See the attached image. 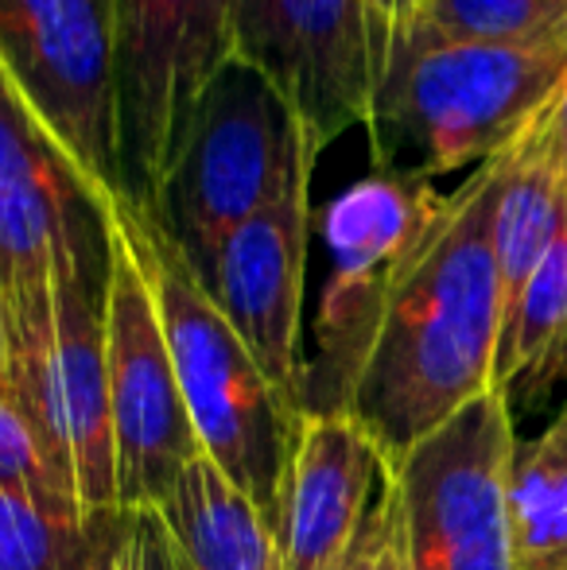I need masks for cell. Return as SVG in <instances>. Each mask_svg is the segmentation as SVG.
I'll return each mask as SVG.
<instances>
[{
  "label": "cell",
  "mask_w": 567,
  "mask_h": 570,
  "mask_svg": "<svg viewBox=\"0 0 567 570\" xmlns=\"http://www.w3.org/2000/svg\"><path fill=\"white\" fill-rule=\"evenodd\" d=\"M493 195V159L451 195H436L420 237L378 295L346 415L370 431L389 462L493 389L501 345Z\"/></svg>",
  "instance_id": "cell-1"
},
{
  "label": "cell",
  "mask_w": 567,
  "mask_h": 570,
  "mask_svg": "<svg viewBox=\"0 0 567 570\" xmlns=\"http://www.w3.org/2000/svg\"><path fill=\"white\" fill-rule=\"evenodd\" d=\"M109 198L148 272L198 454L211 458L276 528L303 415H295L273 389L164 218L121 190H109Z\"/></svg>",
  "instance_id": "cell-2"
},
{
  "label": "cell",
  "mask_w": 567,
  "mask_h": 570,
  "mask_svg": "<svg viewBox=\"0 0 567 570\" xmlns=\"http://www.w3.org/2000/svg\"><path fill=\"white\" fill-rule=\"evenodd\" d=\"M567 75V20L509 43H393L370 114L381 175L431 183L501 156Z\"/></svg>",
  "instance_id": "cell-3"
},
{
  "label": "cell",
  "mask_w": 567,
  "mask_h": 570,
  "mask_svg": "<svg viewBox=\"0 0 567 570\" xmlns=\"http://www.w3.org/2000/svg\"><path fill=\"white\" fill-rule=\"evenodd\" d=\"M106 195L70 218L55 261L51 338L28 357H8V389L36 420L78 509H117V451L106 376Z\"/></svg>",
  "instance_id": "cell-4"
},
{
  "label": "cell",
  "mask_w": 567,
  "mask_h": 570,
  "mask_svg": "<svg viewBox=\"0 0 567 570\" xmlns=\"http://www.w3.org/2000/svg\"><path fill=\"white\" fill-rule=\"evenodd\" d=\"M234 59V0H114L121 195L156 210L198 106Z\"/></svg>",
  "instance_id": "cell-5"
},
{
  "label": "cell",
  "mask_w": 567,
  "mask_h": 570,
  "mask_svg": "<svg viewBox=\"0 0 567 570\" xmlns=\"http://www.w3.org/2000/svg\"><path fill=\"white\" fill-rule=\"evenodd\" d=\"M319 156L323 151L292 106L257 70L234 59L198 106L156 214L175 233L190 268L203 272L214 248L273 206L295 171Z\"/></svg>",
  "instance_id": "cell-6"
},
{
  "label": "cell",
  "mask_w": 567,
  "mask_h": 570,
  "mask_svg": "<svg viewBox=\"0 0 567 570\" xmlns=\"http://www.w3.org/2000/svg\"><path fill=\"white\" fill-rule=\"evenodd\" d=\"M514 407L490 389L439 423L393 465L412 570H514L509 473Z\"/></svg>",
  "instance_id": "cell-7"
},
{
  "label": "cell",
  "mask_w": 567,
  "mask_h": 570,
  "mask_svg": "<svg viewBox=\"0 0 567 570\" xmlns=\"http://www.w3.org/2000/svg\"><path fill=\"white\" fill-rule=\"evenodd\" d=\"M106 222V376L117 451V504L156 509L198 454V439L183 407L148 272L109 195Z\"/></svg>",
  "instance_id": "cell-8"
},
{
  "label": "cell",
  "mask_w": 567,
  "mask_h": 570,
  "mask_svg": "<svg viewBox=\"0 0 567 570\" xmlns=\"http://www.w3.org/2000/svg\"><path fill=\"white\" fill-rule=\"evenodd\" d=\"M0 70L94 187H121L114 0H0Z\"/></svg>",
  "instance_id": "cell-9"
},
{
  "label": "cell",
  "mask_w": 567,
  "mask_h": 570,
  "mask_svg": "<svg viewBox=\"0 0 567 570\" xmlns=\"http://www.w3.org/2000/svg\"><path fill=\"white\" fill-rule=\"evenodd\" d=\"M234 51L292 106L319 151L370 125L381 39L362 0H234Z\"/></svg>",
  "instance_id": "cell-10"
},
{
  "label": "cell",
  "mask_w": 567,
  "mask_h": 570,
  "mask_svg": "<svg viewBox=\"0 0 567 570\" xmlns=\"http://www.w3.org/2000/svg\"><path fill=\"white\" fill-rule=\"evenodd\" d=\"M98 190L51 140L0 70V303L8 357H28L51 338L55 261L78 210Z\"/></svg>",
  "instance_id": "cell-11"
},
{
  "label": "cell",
  "mask_w": 567,
  "mask_h": 570,
  "mask_svg": "<svg viewBox=\"0 0 567 570\" xmlns=\"http://www.w3.org/2000/svg\"><path fill=\"white\" fill-rule=\"evenodd\" d=\"M315 164L295 171L287 190L257 218L242 222L206 261L198 279L242 342L265 368L273 389L295 415H303V276L311 240V179Z\"/></svg>",
  "instance_id": "cell-12"
},
{
  "label": "cell",
  "mask_w": 567,
  "mask_h": 570,
  "mask_svg": "<svg viewBox=\"0 0 567 570\" xmlns=\"http://www.w3.org/2000/svg\"><path fill=\"white\" fill-rule=\"evenodd\" d=\"M389 458L346 412H307L292 443L276 540L287 570H331L362 528Z\"/></svg>",
  "instance_id": "cell-13"
},
{
  "label": "cell",
  "mask_w": 567,
  "mask_h": 570,
  "mask_svg": "<svg viewBox=\"0 0 567 570\" xmlns=\"http://www.w3.org/2000/svg\"><path fill=\"white\" fill-rule=\"evenodd\" d=\"M156 520L172 570H287L276 528L206 454L190 458Z\"/></svg>",
  "instance_id": "cell-14"
},
{
  "label": "cell",
  "mask_w": 567,
  "mask_h": 570,
  "mask_svg": "<svg viewBox=\"0 0 567 570\" xmlns=\"http://www.w3.org/2000/svg\"><path fill=\"white\" fill-rule=\"evenodd\" d=\"M567 376V218L540 268L525 284L501 326L493 389L514 400H537Z\"/></svg>",
  "instance_id": "cell-15"
},
{
  "label": "cell",
  "mask_w": 567,
  "mask_h": 570,
  "mask_svg": "<svg viewBox=\"0 0 567 570\" xmlns=\"http://www.w3.org/2000/svg\"><path fill=\"white\" fill-rule=\"evenodd\" d=\"M498 195H493V264L501 287V326L514 315L525 284L540 268L567 218V187L548 167L517 156H493Z\"/></svg>",
  "instance_id": "cell-16"
},
{
  "label": "cell",
  "mask_w": 567,
  "mask_h": 570,
  "mask_svg": "<svg viewBox=\"0 0 567 570\" xmlns=\"http://www.w3.org/2000/svg\"><path fill=\"white\" fill-rule=\"evenodd\" d=\"M509 540L514 570H567V439L556 423L532 443H517Z\"/></svg>",
  "instance_id": "cell-17"
},
{
  "label": "cell",
  "mask_w": 567,
  "mask_h": 570,
  "mask_svg": "<svg viewBox=\"0 0 567 570\" xmlns=\"http://www.w3.org/2000/svg\"><path fill=\"white\" fill-rule=\"evenodd\" d=\"M567 20V0H397L393 43L462 47L529 39Z\"/></svg>",
  "instance_id": "cell-18"
},
{
  "label": "cell",
  "mask_w": 567,
  "mask_h": 570,
  "mask_svg": "<svg viewBox=\"0 0 567 570\" xmlns=\"http://www.w3.org/2000/svg\"><path fill=\"white\" fill-rule=\"evenodd\" d=\"M82 532L86 517L0 485V570H70Z\"/></svg>",
  "instance_id": "cell-19"
},
{
  "label": "cell",
  "mask_w": 567,
  "mask_h": 570,
  "mask_svg": "<svg viewBox=\"0 0 567 570\" xmlns=\"http://www.w3.org/2000/svg\"><path fill=\"white\" fill-rule=\"evenodd\" d=\"M0 485L20 489V493L36 497L59 512L86 517L70 493L67 473L59 470L51 446H47L43 431L23 412V404L12 396L8 384H0Z\"/></svg>",
  "instance_id": "cell-20"
},
{
  "label": "cell",
  "mask_w": 567,
  "mask_h": 570,
  "mask_svg": "<svg viewBox=\"0 0 567 570\" xmlns=\"http://www.w3.org/2000/svg\"><path fill=\"white\" fill-rule=\"evenodd\" d=\"M331 570H412L401 485H397V473L389 462L362 528H358V535Z\"/></svg>",
  "instance_id": "cell-21"
},
{
  "label": "cell",
  "mask_w": 567,
  "mask_h": 570,
  "mask_svg": "<svg viewBox=\"0 0 567 570\" xmlns=\"http://www.w3.org/2000/svg\"><path fill=\"white\" fill-rule=\"evenodd\" d=\"M148 509H101L86 517L82 548L70 570H144L148 567Z\"/></svg>",
  "instance_id": "cell-22"
},
{
  "label": "cell",
  "mask_w": 567,
  "mask_h": 570,
  "mask_svg": "<svg viewBox=\"0 0 567 570\" xmlns=\"http://www.w3.org/2000/svg\"><path fill=\"white\" fill-rule=\"evenodd\" d=\"M501 156H517V159H529V164L548 167L567 187V75L556 86L553 98L540 106V114L525 125V132Z\"/></svg>",
  "instance_id": "cell-23"
},
{
  "label": "cell",
  "mask_w": 567,
  "mask_h": 570,
  "mask_svg": "<svg viewBox=\"0 0 567 570\" xmlns=\"http://www.w3.org/2000/svg\"><path fill=\"white\" fill-rule=\"evenodd\" d=\"M373 16V28H378V39H381V62H385V51H389V31H393V16H397V0H362Z\"/></svg>",
  "instance_id": "cell-24"
},
{
  "label": "cell",
  "mask_w": 567,
  "mask_h": 570,
  "mask_svg": "<svg viewBox=\"0 0 567 570\" xmlns=\"http://www.w3.org/2000/svg\"><path fill=\"white\" fill-rule=\"evenodd\" d=\"M148 517H151V528H148V567H144V570H172V559H167L164 532H159L156 509H148Z\"/></svg>",
  "instance_id": "cell-25"
},
{
  "label": "cell",
  "mask_w": 567,
  "mask_h": 570,
  "mask_svg": "<svg viewBox=\"0 0 567 570\" xmlns=\"http://www.w3.org/2000/svg\"><path fill=\"white\" fill-rule=\"evenodd\" d=\"M8 353H12V345H8V318H4V303H0V384L8 381Z\"/></svg>",
  "instance_id": "cell-26"
},
{
  "label": "cell",
  "mask_w": 567,
  "mask_h": 570,
  "mask_svg": "<svg viewBox=\"0 0 567 570\" xmlns=\"http://www.w3.org/2000/svg\"><path fill=\"white\" fill-rule=\"evenodd\" d=\"M556 428H560V431H564V439H567V412L560 415V420H556Z\"/></svg>",
  "instance_id": "cell-27"
}]
</instances>
